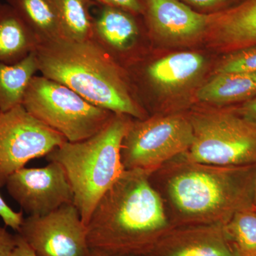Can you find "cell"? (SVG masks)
Instances as JSON below:
<instances>
[{
    "instance_id": "obj_27",
    "label": "cell",
    "mask_w": 256,
    "mask_h": 256,
    "mask_svg": "<svg viewBox=\"0 0 256 256\" xmlns=\"http://www.w3.org/2000/svg\"><path fill=\"white\" fill-rule=\"evenodd\" d=\"M234 109L238 114H242V117L256 124V96L242 102L238 108Z\"/></svg>"
},
{
    "instance_id": "obj_15",
    "label": "cell",
    "mask_w": 256,
    "mask_h": 256,
    "mask_svg": "<svg viewBox=\"0 0 256 256\" xmlns=\"http://www.w3.org/2000/svg\"><path fill=\"white\" fill-rule=\"evenodd\" d=\"M38 44L16 12L8 3H0V63H18L36 52Z\"/></svg>"
},
{
    "instance_id": "obj_28",
    "label": "cell",
    "mask_w": 256,
    "mask_h": 256,
    "mask_svg": "<svg viewBox=\"0 0 256 256\" xmlns=\"http://www.w3.org/2000/svg\"><path fill=\"white\" fill-rule=\"evenodd\" d=\"M16 236H18V242L12 256H38L34 252L33 249L28 245V242H25L18 234H16Z\"/></svg>"
},
{
    "instance_id": "obj_29",
    "label": "cell",
    "mask_w": 256,
    "mask_h": 256,
    "mask_svg": "<svg viewBox=\"0 0 256 256\" xmlns=\"http://www.w3.org/2000/svg\"><path fill=\"white\" fill-rule=\"evenodd\" d=\"M92 256H140L137 255H131V254H100V252H92Z\"/></svg>"
},
{
    "instance_id": "obj_2",
    "label": "cell",
    "mask_w": 256,
    "mask_h": 256,
    "mask_svg": "<svg viewBox=\"0 0 256 256\" xmlns=\"http://www.w3.org/2000/svg\"><path fill=\"white\" fill-rule=\"evenodd\" d=\"M156 172L162 176L175 227L226 225L236 214L254 208L256 164L218 166L178 156Z\"/></svg>"
},
{
    "instance_id": "obj_8",
    "label": "cell",
    "mask_w": 256,
    "mask_h": 256,
    "mask_svg": "<svg viewBox=\"0 0 256 256\" xmlns=\"http://www.w3.org/2000/svg\"><path fill=\"white\" fill-rule=\"evenodd\" d=\"M66 141L22 105L0 112V188L28 162L46 156Z\"/></svg>"
},
{
    "instance_id": "obj_25",
    "label": "cell",
    "mask_w": 256,
    "mask_h": 256,
    "mask_svg": "<svg viewBox=\"0 0 256 256\" xmlns=\"http://www.w3.org/2000/svg\"><path fill=\"white\" fill-rule=\"evenodd\" d=\"M180 1L186 3V4L192 5L198 9L208 10L217 9V8L218 9L224 8V10H225L235 4L240 0H180Z\"/></svg>"
},
{
    "instance_id": "obj_5",
    "label": "cell",
    "mask_w": 256,
    "mask_h": 256,
    "mask_svg": "<svg viewBox=\"0 0 256 256\" xmlns=\"http://www.w3.org/2000/svg\"><path fill=\"white\" fill-rule=\"evenodd\" d=\"M194 140L182 158L223 166L256 164V124L235 109L194 112L190 117Z\"/></svg>"
},
{
    "instance_id": "obj_23",
    "label": "cell",
    "mask_w": 256,
    "mask_h": 256,
    "mask_svg": "<svg viewBox=\"0 0 256 256\" xmlns=\"http://www.w3.org/2000/svg\"><path fill=\"white\" fill-rule=\"evenodd\" d=\"M24 212H16L10 208L0 195V217L5 225L18 232L24 220Z\"/></svg>"
},
{
    "instance_id": "obj_14",
    "label": "cell",
    "mask_w": 256,
    "mask_h": 256,
    "mask_svg": "<svg viewBox=\"0 0 256 256\" xmlns=\"http://www.w3.org/2000/svg\"><path fill=\"white\" fill-rule=\"evenodd\" d=\"M208 28L230 50L256 45V0H240L230 8L210 14Z\"/></svg>"
},
{
    "instance_id": "obj_21",
    "label": "cell",
    "mask_w": 256,
    "mask_h": 256,
    "mask_svg": "<svg viewBox=\"0 0 256 256\" xmlns=\"http://www.w3.org/2000/svg\"><path fill=\"white\" fill-rule=\"evenodd\" d=\"M225 229L238 256H256V208L236 214Z\"/></svg>"
},
{
    "instance_id": "obj_6",
    "label": "cell",
    "mask_w": 256,
    "mask_h": 256,
    "mask_svg": "<svg viewBox=\"0 0 256 256\" xmlns=\"http://www.w3.org/2000/svg\"><path fill=\"white\" fill-rule=\"evenodd\" d=\"M22 105L70 142L94 136L114 114L90 104L64 84L42 75L32 78Z\"/></svg>"
},
{
    "instance_id": "obj_18",
    "label": "cell",
    "mask_w": 256,
    "mask_h": 256,
    "mask_svg": "<svg viewBox=\"0 0 256 256\" xmlns=\"http://www.w3.org/2000/svg\"><path fill=\"white\" fill-rule=\"evenodd\" d=\"M256 96V74H218L200 88L196 98L216 104H238Z\"/></svg>"
},
{
    "instance_id": "obj_20",
    "label": "cell",
    "mask_w": 256,
    "mask_h": 256,
    "mask_svg": "<svg viewBox=\"0 0 256 256\" xmlns=\"http://www.w3.org/2000/svg\"><path fill=\"white\" fill-rule=\"evenodd\" d=\"M56 5L64 38L74 41L90 40L92 18V0H53Z\"/></svg>"
},
{
    "instance_id": "obj_22",
    "label": "cell",
    "mask_w": 256,
    "mask_h": 256,
    "mask_svg": "<svg viewBox=\"0 0 256 256\" xmlns=\"http://www.w3.org/2000/svg\"><path fill=\"white\" fill-rule=\"evenodd\" d=\"M256 74V45L232 50L218 68V74Z\"/></svg>"
},
{
    "instance_id": "obj_13",
    "label": "cell",
    "mask_w": 256,
    "mask_h": 256,
    "mask_svg": "<svg viewBox=\"0 0 256 256\" xmlns=\"http://www.w3.org/2000/svg\"><path fill=\"white\" fill-rule=\"evenodd\" d=\"M152 31L173 40L194 38L210 26V14L194 11L180 0H141Z\"/></svg>"
},
{
    "instance_id": "obj_19",
    "label": "cell",
    "mask_w": 256,
    "mask_h": 256,
    "mask_svg": "<svg viewBox=\"0 0 256 256\" xmlns=\"http://www.w3.org/2000/svg\"><path fill=\"white\" fill-rule=\"evenodd\" d=\"M38 72L36 52L14 64L0 63V112L22 105L26 89Z\"/></svg>"
},
{
    "instance_id": "obj_12",
    "label": "cell",
    "mask_w": 256,
    "mask_h": 256,
    "mask_svg": "<svg viewBox=\"0 0 256 256\" xmlns=\"http://www.w3.org/2000/svg\"><path fill=\"white\" fill-rule=\"evenodd\" d=\"M98 6V13L92 18L90 40L120 66L121 60L139 48L142 30L138 18L142 15Z\"/></svg>"
},
{
    "instance_id": "obj_3",
    "label": "cell",
    "mask_w": 256,
    "mask_h": 256,
    "mask_svg": "<svg viewBox=\"0 0 256 256\" xmlns=\"http://www.w3.org/2000/svg\"><path fill=\"white\" fill-rule=\"evenodd\" d=\"M38 72L64 84L86 100L114 114L146 118L127 70L92 40L60 38L38 45Z\"/></svg>"
},
{
    "instance_id": "obj_16",
    "label": "cell",
    "mask_w": 256,
    "mask_h": 256,
    "mask_svg": "<svg viewBox=\"0 0 256 256\" xmlns=\"http://www.w3.org/2000/svg\"><path fill=\"white\" fill-rule=\"evenodd\" d=\"M204 64L202 55L181 52L148 64L144 68V75L148 82L156 86L170 90L190 82L200 73Z\"/></svg>"
},
{
    "instance_id": "obj_11",
    "label": "cell",
    "mask_w": 256,
    "mask_h": 256,
    "mask_svg": "<svg viewBox=\"0 0 256 256\" xmlns=\"http://www.w3.org/2000/svg\"><path fill=\"white\" fill-rule=\"evenodd\" d=\"M144 256H238L225 225L174 227Z\"/></svg>"
},
{
    "instance_id": "obj_4",
    "label": "cell",
    "mask_w": 256,
    "mask_h": 256,
    "mask_svg": "<svg viewBox=\"0 0 256 256\" xmlns=\"http://www.w3.org/2000/svg\"><path fill=\"white\" fill-rule=\"evenodd\" d=\"M132 118L114 114L105 127L79 142L66 141L46 156L62 164L73 190L74 204L86 226L98 202L124 170L121 146Z\"/></svg>"
},
{
    "instance_id": "obj_7",
    "label": "cell",
    "mask_w": 256,
    "mask_h": 256,
    "mask_svg": "<svg viewBox=\"0 0 256 256\" xmlns=\"http://www.w3.org/2000/svg\"><path fill=\"white\" fill-rule=\"evenodd\" d=\"M134 120L121 146L124 170H140L152 175L186 152L193 142L191 121L183 114Z\"/></svg>"
},
{
    "instance_id": "obj_24",
    "label": "cell",
    "mask_w": 256,
    "mask_h": 256,
    "mask_svg": "<svg viewBox=\"0 0 256 256\" xmlns=\"http://www.w3.org/2000/svg\"><path fill=\"white\" fill-rule=\"evenodd\" d=\"M97 5L111 6L129 12L132 14L142 15L143 5L141 0H92Z\"/></svg>"
},
{
    "instance_id": "obj_26",
    "label": "cell",
    "mask_w": 256,
    "mask_h": 256,
    "mask_svg": "<svg viewBox=\"0 0 256 256\" xmlns=\"http://www.w3.org/2000/svg\"><path fill=\"white\" fill-rule=\"evenodd\" d=\"M18 236L0 226V256H12L16 247Z\"/></svg>"
},
{
    "instance_id": "obj_10",
    "label": "cell",
    "mask_w": 256,
    "mask_h": 256,
    "mask_svg": "<svg viewBox=\"0 0 256 256\" xmlns=\"http://www.w3.org/2000/svg\"><path fill=\"white\" fill-rule=\"evenodd\" d=\"M5 186L22 210L32 216L46 215L74 203L68 176L57 162L50 161L44 168H22L10 175Z\"/></svg>"
},
{
    "instance_id": "obj_30",
    "label": "cell",
    "mask_w": 256,
    "mask_h": 256,
    "mask_svg": "<svg viewBox=\"0 0 256 256\" xmlns=\"http://www.w3.org/2000/svg\"><path fill=\"white\" fill-rule=\"evenodd\" d=\"M254 208H256V186H255V194H254Z\"/></svg>"
},
{
    "instance_id": "obj_17",
    "label": "cell",
    "mask_w": 256,
    "mask_h": 256,
    "mask_svg": "<svg viewBox=\"0 0 256 256\" xmlns=\"http://www.w3.org/2000/svg\"><path fill=\"white\" fill-rule=\"evenodd\" d=\"M5 1L28 25L40 44L64 38L60 16L53 0Z\"/></svg>"
},
{
    "instance_id": "obj_9",
    "label": "cell",
    "mask_w": 256,
    "mask_h": 256,
    "mask_svg": "<svg viewBox=\"0 0 256 256\" xmlns=\"http://www.w3.org/2000/svg\"><path fill=\"white\" fill-rule=\"evenodd\" d=\"M18 234L38 256H92L86 226L74 203L42 216H28Z\"/></svg>"
},
{
    "instance_id": "obj_1",
    "label": "cell",
    "mask_w": 256,
    "mask_h": 256,
    "mask_svg": "<svg viewBox=\"0 0 256 256\" xmlns=\"http://www.w3.org/2000/svg\"><path fill=\"white\" fill-rule=\"evenodd\" d=\"M150 176L124 170L101 197L86 226L92 254L144 256L175 227Z\"/></svg>"
}]
</instances>
